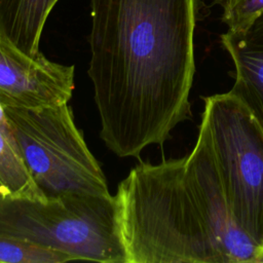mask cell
Returning a JSON list of instances; mask_svg holds the SVG:
<instances>
[{"instance_id": "5b68a950", "label": "cell", "mask_w": 263, "mask_h": 263, "mask_svg": "<svg viewBox=\"0 0 263 263\" xmlns=\"http://www.w3.org/2000/svg\"><path fill=\"white\" fill-rule=\"evenodd\" d=\"M203 100L201 122L231 215L263 248V129L230 91Z\"/></svg>"}, {"instance_id": "52a82bcc", "label": "cell", "mask_w": 263, "mask_h": 263, "mask_svg": "<svg viewBox=\"0 0 263 263\" xmlns=\"http://www.w3.org/2000/svg\"><path fill=\"white\" fill-rule=\"evenodd\" d=\"M74 66L58 64L40 51L29 55L0 34V103L2 106L45 108L69 103Z\"/></svg>"}, {"instance_id": "7c38bea8", "label": "cell", "mask_w": 263, "mask_h": 263, "mask_svg": "<svg viewBox=\"0 0 263 263\" xmlns=\"http://www.w3.org/2000/svg\"><path fill=\"white\" fill-rule=\"evenodd\" d=\"M228 31H240L263 11V0H215Z\"/></svg>"}, {"instance_id": "6da1fadb", "label": "cell", "mask_w": 263, "mask_h": 263, "mask_svg": "<svg viewBox=\"0 0 263 263\" xmlns=\"http://www.w3.org/2000/svg\"><path fill=\"white\" fill-rule=\"evenodd\" d=\"M198 0H91V80L105 145L140 156L191 117Z\"/></svg>"}, {"instance_id": "7a4b0ae2", "label": "cell", "mask_w": 263, "mask_h": 263, "mask_svg": "<svg viewBox=\"0 0 263 263\" xmlns=\"http://www.w3.org/2000/svg\"><path fill=\"white\" fill-rule=\"evenodd\" d=\"M185 156L140 162L118 185L126 263H225L184 179Z\"/></svg>"}, {"instance_id": "4fadbf2b", "label": "cell", "mask_w": 263, "mask_h": 263, "mask_svg": "<svg viewBox=\"0 0 263 263\" xmlns=\"http://www.w3.org/2000/svg\"><path fill=\"white\" fill-rule=\"evenodd\" d=\"M0 129L5 133L6 135H8L9 137H12L13 138V135H12V132H11V128L9 126V123L7 121V118H6V115H5V112H4V109L0 103Z\"/></svg>"}, {"instance_id": "277c9868", "label": "cell", "mask_w": 263, "mask_h": 263, "mask_svg": "<svg viewBox=\"0 0 263 263\" xmlns=\"http://www.w3.org/2000/svg\"><path fill=\"white\" fill-rule=\"evenodd\" d=\"M2 107L20 154L45 198L111 195L68 103L38 109Z\"/></svg>"}, {"instance_id": "30bf717a", "label": "cell", "mask_w": 263, "mask_h": 263, "mask_svg": "<svg viewBox=\"0 0 263 263\" xmlns=\"http://www.w3.org/2000/svg\"><path fill=\"white\" fill-rule=\"evenodd\" d=\"M0 194L44 199L31 177L14 138L0 129Z\"/></svg>"}, {"instance_id": "8992f818", "label": "cell", "mask_w": 263, "mask_h": 263, "mask_svg": "<svg viewBox=\"0 0 263 263\" xmlns=\"http://www.w3.org/2000/svg\"><path fill=\"white\" fill-rule=\"evenodd\" d=\"M184 179L225 263H263V248L241 231L231 215L202 122L193 150L185 156Z\"/></svg>"}, {"instance_id": "9c48e42d", "label": "cell", "mask_w": 263, "mask_h": 263, "mask_svg": "<svg viewBox=\"0 0 263 263\" xmlns=\"http://www.w3.org/2000/svg\"><path fill=\"white\" fill-rule=\"evenodd\" d=\"M58 0H0V34L29 55L39 52L40 37Z\"/></svg>"}, {"instance_id": "ba28073f", "label": "cell", "mask_w": 263, "mask_h": 263, "mask_svg": "<svg viewBox=\"0 0 263 263\" xmlns=\"http://www.w3.org/2000/svg\"><path fill=\"white\" fill-rule=\"evenodd\" d=\"M223 47L234 64L230 92L251 112L263 129V11L240 31H226Z\"/></svg>"}, {"instance_id": "3957f363", "label": "cell", "mask_w": 263, "mask_h": 263, "mask_svg": "<svg viewBox=\"0 0 263 263\" xmlns=\"http://www.w3.org/2000/svg\"><path fill=\"white\" fill-rule=\"evenodd\" d=\"M0 235L62 252L74 260L126 263L114 195L39 199L0 194Z\"/></svg>"}, {"instance_id": "8fae6325", "label": "cell", "mask_w": 263, "mask_h": 263, "mask_svg": "<svg viewBox=\"0 0 263 263\" xmlns=\"http://www.w3.org/2000/svg\"><path fill=\"white\" fill-rule=\"evenodd\" d=\"M68 254L0 235V263H65Z\"/></svg>"}]
</instances>
